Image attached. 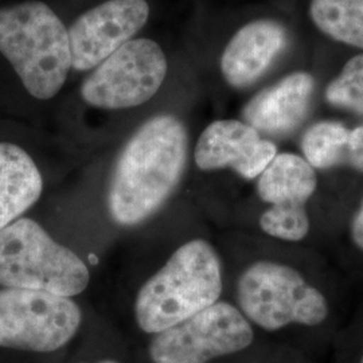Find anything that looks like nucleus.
Returning <instances> with one entry per match:
<instances>
[{
    "instance_id": "obj_1",
    "label": "nucleus",
    "mask_w": 363,
    "mask_h": 363,
    "mask_svg": "<svg viewBox=\"0 0 363 363\" xmlns=\"http://www.w3.org/2000/svg\"><path fill=\"white\" fill-rule=\"evenodd\" d=\"M187 152V130L178 117L145 121L117 157L108 193L112 220L132 226L155 214L178 187Z\"/></svg>"
},
{
    "instance_id": "obj_2",
    "label": "nucleus",
    "mask_w": 363,
    "mask_h": 363,
    "mask_svg": "<svg viewBox=\"0 0 363 363\" xmlns=\"http://www.w3.org/2000/svg\"><path fill=\"white\" fill-rule=\"evenodd\" d=\"M222 269L218 255L203 240L174 252L166 265L140 288L135 315L147 334H157L218 301Z\"/></svg>"
},
{
    "instance_id": "obj_3",
    "label": "nucleus",
    "mask_w": 363,
    "mask_h": 363,
    "mask_svg": "<svg viewBox=\"0 0 363 363\" xmlns=\"http://www.w3.org/2000/svg\"><path fill=\"white\" fill-rule=\"evenodd\" d=\"M0 52L39 100L61 91L72 67L67 28L49 6L37 0L0 9Z\"/></svg>"
},
{
    "instance_id": "obj_4",
    "label": "nucleus",
    "mask_w": 363,
    "mask_h": 363,
    "mask_svg": "<svg viewBox=\"0 0 363 363\" xmlns=\"http://www.w3.org/2000/svg\"><path fill=\"white\" fill-rule=\"evenodd\" d=\"M89 269L38 222L19 218L0 230V286L72 298L86 289Z\"/></svg>"
},
{
    "instance_id": "obj_5",
    "label": "nucleus",
    "mask_w": 363,
    "mask_h": 363,
    "mask_svg": "<svg viewBox=\"0 0 363 363\" xmlns=\"http://www.w3.org/2000/svg\"><path fill=\"white\" fill-rule=\"evenodd\" d=\"M238 303L247 319L276 331L292 323L318 325L328 315L323 294L300 273L283 264L259 261L241 274Z\"/></svg>"
},
{
    "instance_id": "obj_6",
    "label": "nucleus",
    "mask_w": 363,
    "mask_h": 363,
    "mask_svg": "<svg viewBox=\"0 0 363 363\" xmlns=\"http://www.w3.org/2000/svg\"><path fill=\"white\" fill-rule=\"evenodd\" d=\"M82 315L70 298L52 292L0 289V347L52 352L77 334Z\"/></svg>"
},
{
    "instance_id": "obj_7",
    "label": "nucleus",
    "mask_w": 363,
    "mask_h": 363,
    "mask_svg": "<svg viewBox=\"0 0 363 363\" xmlns=\"http://www.w3.org/2000/svg\"><path fill=\"white\" fill-rule=\"evenodd\" d=\"M167 76V60L152 39H130L93 73L81 86L86 104L103 109H127L147 103Z\"/></svg>"
},
{
    "instance_id": "obj_8",
    "label": "nucleus",
    "mask_w": 363,
    "mask_h": 363,
    "mask_svg": "<svg viewBox=\"0 0 363 363\" xmlns=\"http://www.w3.org/2000/svg\"><path fill=\"white\" fill-rule=\"evenodd\" d=\"M253 330L245 316L229 303H214L189 319L157 333L151 342L154 363H208L245 350Z\"/></svg>"
},
{
    "instance_id": "obj_9",
    "label": "nucleus",
    "mask_w": 363,
    "mask_h": 363,
    "mask_svg": "<svg viewBox=\"0 0 363 363\" xmlns=\"http://www.w3.org/2000/svg\"><path fill=\"white\" fill-rule=\"evenodd\" d=\"M145 0H108L78 16L67 30L72 67L86 72L130 42L147 23Z\"/></svg>"
},
{
    "instance_id": "obj_10",
    "label": "nucleus",
    "mask_w": 363,
    "mask_h": 363,
    "mask_svg": "<svg viewBox=\"0 0 363 363\" xmlns=\"http://www.w3.org/2000/svg\"><path fill=\"white\" fill-rule=\"evenodd\" d=\"M277 155L276 145L240 120H218L202 132L195 145L196 166L203 171L230 167L245 179H255Z\"/></svg>"
},
{
    "instance_id": "obj_11",
    "label": "nucleus",
    "mask_w": 363,
    "mask_h": 363,
    "mask_svg": "<svg viewBox=\"0 0 363 363\" xmlns=\"http://www.w3.org/2000/svg\"><path fill=\"white\" fill-rule=\"evenodd\" d=\"M286 45V30L273 21H255L240 28L220 58V72L233 88L256 82Z\"/></svg>"
},
{
    "instance_id": "obj_12",
    "label": "nucleus",
    "mask_w": 363,
    "mask_h": 363,
    "mask_svg": "<svg viewBox=\"0 0 363 363\" xmlns=\"http://www.w3.org/2000/svg\"><path fill=\"white\" fill-rule=\"evenodd\" d=\"M313 93V78L308 73H292L277 84L257 93L244 108L245 123L269 135H286L307 116Z\"/></svg>"
},
{
    "instance_id": "obj_13",
    "label": "nucleus",
    "mask_w": 363,
    "mask_h": 363,
    "mask_svg": "<svg viewBox=\"0 0 363 363\" xmlns=\"http://www.w3.org/2000/svg\"><path fill=\"white\" fill-rule=\"evenodd\" d=\"M43 181L26 151L0 142V230L19 220L42 194Z\"/></svg>"
},
{
    "instance_id": "obj_14",
    "label": "nucleus",
    "mask_w": 363,
    "mask_h": 363,
    "mask_svg": "<svg viewBox=\"0 0 363 363\" xmlns=\"http://www.w3.org/2000/svg\"><path fill=\"white\" fill-rule=\"evenodd\" d=\"M316 174L311 164L294 154H277L261 172L257 183L259 198L274 205L304 206L316 190Z\"/></svg>"
},
{
    "instance_id": "obj_15",
    "label": "nucleus",
    "mask_w": 363,
    "mask_h": 363,
    "mask_svg": "<svg viewBox=\"0 0 363 363\" xmlns=\"http://www.w3.org/2000/svg\"><path fill=\"white\" fill-rule=\"evenodd\" d=\"M310 13L327 37L363 49V0H312Z\"/></svg>"
},
{
    "instance_id": "obj_16",
    "label": "nucleus",
    "mask_w": 363,
    "mask_h": 363,
    "mask_svg": "<svg viewBox=\"0 0 363 363\" xmlns=\"http://www.w3.org/2000/svg\"><path fill=\"white\" fill-rule=\"evenodd\" d=\"M350 130L337 121H320L308 128L301 139L304 159L313 169L346 164Z\"/></svg>"
},
{
    "instance_id": "obj_17",
    "label": "nucleus",
    "mask_w": 363,
    "mask_h": 363,
    "mask_svg": "<svg viewBox=\"0 0 363 363\" xmlns=\"http://www.w3.org/2000/svg\"><path fill=\"white\" fill-rule=\"evenodd\" d=\"M327 101L363 116V55L351 58L325 89Z\"/></svg>"
},
{
    "instance_id": "obj_18",
    "label": "nucleus",
    "mask_w": 363,
    "mask_h": 363,
    "mask_svg": "<svg viewBox=\"0 0 363 363\" xmlns=\"http://www.w3.org/2000/svg\"><path fill=\"white\" fill-rule=\"evenodd\" d=\"M261 229L269 235L284 241H300L310 230V220L304 206L274 205L262 213Z\"/></svg>"
},
{
    "instance_id": "obj_19",
    "label": "nucleus",
    "mask_w": 363,
    "mask_h": 363,
    "mask_svg": "<svg viewBox=\"0 0 363 363\" xmlns=\"http://www.w3.org/2000/svg\"><path fill=\"white\" fill-rule=\"evenodd\" d=\"M346 164L363 172V125L350 130Z\"/></svg>"
},
{
    "instance_id": "obj_20",
    "label": "nucleus",
    "mask_w": 363,
    "mask_h": 363,
    "mask_svg": "<svg viewBox=\"0 0 363 363\" xmlns=\"http://www.w3.org/2000/svg\"><path fill=\"white\" fill-rule=\"evenodd\" d=\"M351 238L354 244L363 250V201L351 222Z\"/></svg>"
},
{
    "instance_id": "obj_21",
    "label": "nucleus",
    "mask_w": 363,
    "mask_h": 363,
    "mask_svg": "<svg viewBox=\"0 0 363 363\" xmlns=\"http://www.w3.org/2000/svg\"><path fill=\"white\" fill-rule=\"evenodd\" d=\"M103 363H116V362H111V361H108V362H103Z\"/></svg>"
},
{
    "instance_id": "obj_22",
    "label": "nucleus",
    "mask_w": 363,
    "mask_h": 363,
    "mask_svg": "<svg viewBox=\"0 0 363 363\" xmlns=\"http://www.w3.org/2000/svg\"><path fill=\"white\" fill-rule=\"evenodd\" d=\"M361 363H363V357H362V359H361Z\"/></svg>"
}]
</instances>
